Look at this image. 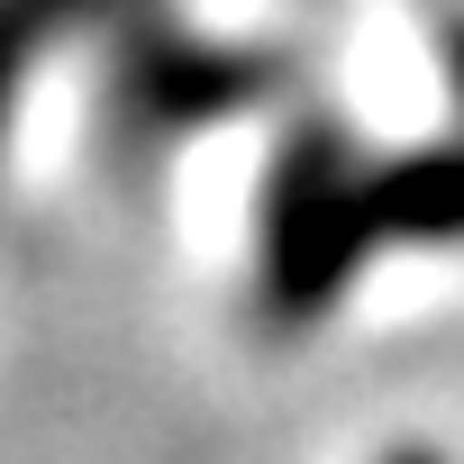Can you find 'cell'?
I'll return each mask as SVG.
<instances>
[{
  "label": "cell",
  "mask_w": 464,
  "mask_h": 464,
  "mask_svg": "<svg viewBox=\"0 0 464 464\" xmlns=\"http://www.w3.org/2000/svg\"><path fill=\"white\" fill-rule=\"evenodd\" d=\"M382 246V209H373V164L337 128H301L274 155L265 182V246H256V292L283 328L319 319L346 274Z\"/></svg>",
  "instance_id": "1"
},
{
  "label": "cell",
  "mask_w": 464,
  "mask_h": 464,
  "mask_svg": "<svg viewBox=\"0 0 464 464\" xmlns=\"http://www.w3.org/2000/svg\"><path fill=\"white\" fill-rule=\"evenodd\" d=\"M256 82H265L256 55L191 37L155 0H119L110 10V137H119V155H155L227 110H246Z\"/></svg>",
  "instance_id": "2"
},
{
  "label": "cell",
  "mask_w": 464,
  "mask_h": 464,
  "mask_svg": "<svg viewBox=\"0 0 464 464\" xmlns=\"http://www.w3.org/2000/svg\"><path fill=\"white\" fill-rule=\"evenodd\" d=\"M382 246H464V146H419L401 164H373Z\"/></svg>",
  "instance_id": "3"
},
{
  "label": "cell",
  "mask_w": 464,
  "mask_h": 464,
  "mask_svg": "<svg viewBox=\"0 0 464 464\" xmlns=\"http://www.w3.org/2000/svg\"><path fill=\"white\" fill-rule=\"evenodd\" d=\"M119 0H0V128H10L28 73L82 28V19H110Z\"/></svg>",
  "instance_id": "4"
},
{
  "label": "cell",
  "mask_w": 464,
  "mask_h": 464,
  "mask_svg": "<svg viewBox=\"0 0 464 464\" xmlns=\"http://www.w3.org/2000/svg\"><path fill=\"white\" fill-rule=\"evenodd\" d=\"M392 464H437V455H392Z\"/></svg>",
  "instance_id": "5"
},
{
  "label": "cell",
  "mask_w": 464,
  "mask_h": 464,
  "mask_svg": "<svg viewBox=\"0 0 464 464\" xmlns=\"http://www.w3.org/2000/svg\"><path fill=\"white\" fill-rule=\"evenodd\" d=\"M455 82H464V46H455Z\"/></svg>",
  "instance_id": "6"
}]
</instances>
